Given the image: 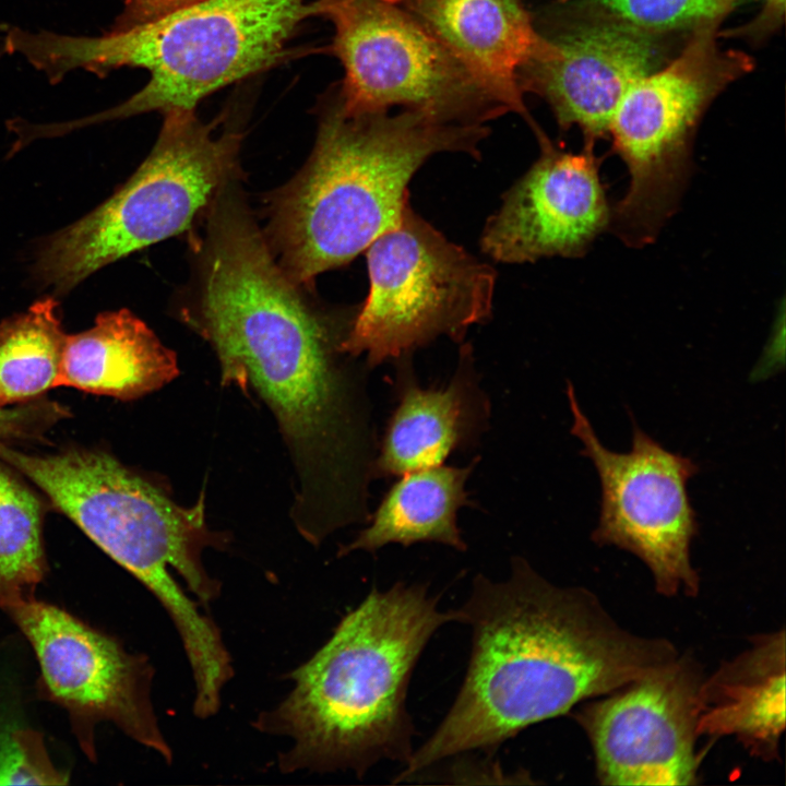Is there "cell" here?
Segmentation results:
<instances>
[{"label":"cell","instance_id":"obj_10","mask_svg":"<svg viewBox=\"0 0 786 786\" xmlns=\"http://www.w3.org/2000/svg\"><path fill=\"white\" fill-rule=\"evenodd\" d=\"M334 27L343 103L393 107L445 122L484 124L509 109L416 17L391 0H313Z\"/></svg>","mask_w":786,"mask_h":786},{"label":"cell","instance_id":"obj_15","mask_svg":"<svg viewBox=\"0 0 786 786\" xmlns=\"http://www.w3.org/2000/svg\"><path fill=\"white\" fill-rule=\"evenodd\" d=\"M540 155L504 194L480 238L483 251L503 263L580 258L609 229L611 206L599 176L595 143L579 153L536 134Z\"/></svg>","mask_w":786,"mask_h":786},{"label":"cell","instance_id":"obj_4","mask_svg":"<svg viewBox=\"0 0 786 786\" xmlns=\"http://www.w3.org/2000/svg\"><path fill=\"white\" fill-rule=\"evenodd\" d=\"M488 131L410 109H353L334 90L310 158L269 207L266 241L277 263L295 284H307L350 262L400 224L407 186L429 157L479 155Z\"/></svg>","mask_w":786,"mask_h":786},{"label":"cell","instance_id":"obj_8","mask_svg":"<svg viewBox=\"0 0 786 786\" xmlns=\"http://www.w3.org/2000/svg\"><path fill=\"white\" fill-rule=\"evenodd\" d=\"M719 26L693 28L666 63L630 87L612 115L608 135L629 186L611 206L609 229L629 247L653 243L678 210L703 116L754 67L748 53L718 44Z\"/></svg>","mask_w":786,"mask_h":786},{"label":"cell","instance_id":"obj_18","mask_svg":"<svg viewBox=\"0 0 786 786\" xmlns=\"http://www.w3.org/2000/svg\"><path fill=\"white\" fill-rule=\"evenodd\" d=\"M785 729V631L751 640L699 690L698 734L734 736L754 757L777 758Z\"/></svg>","mask_w":786,"mask_h":786},{"label":"cell","instance_id":"obj_9","mask_svg":"<svg viewBox=\"0 0 786 786\" xmlns=\"http://www.w3.org/2000/svg\"><path fill=\"white\" fill-rule=\"evenodd\" d=\"M369 294L340 344L368 367L407 358L440 336L461 342L491 313L495 270L406 204L400 224L367 248Z\"/></svg>","mask_w":786,"mask_h":786},{"label":"cell","instance_id":"obj_13","mask_svg":"<svg viewBox=\"0 0 786 786\" xmlns=\"http://www.w3.org/2000/svg\"><path fill=\"white\" fill-rule=\"evenodd\" d=\"M565 8L547 26L536 24L548 45L522 69L519 85L523 94L534 93L549 105L561 131L577 127L584 141L595 143L608 135L630 87L677 50H671L669 35Z\"/></svg>","mask_w":786,"mask_h":786},{"label":"cell","instance_id":"obj_21","mask_svg":"<svg viewBox=\"0 0 786 786\" xmlns=\"http://www.w3.org/2000/svg\"><path fill=\"white\" fill-rule=\"evenodd\" d=\"M66 340L53 297L0 323V407L36 400L58 386Z\"/></svg>","mask_w":786,"mask_h":786},{"label":"cell","instance_id":"obj_25","mask_svg":"<svg viewBox=\"0 0 786 786\" xmlns=\"http://www.w3.org/2000/svg\"><path fill=\"white\" fill-rule=\"evenodd\" d=\"M68 415L60 404L39 398L0 407V441L40 436Z\"/></svg>","mask_w":786,"mask_h":786},{"label":"cell","instance_id":"obj_14","mask_svg":"<svg viewBox=\"0 0 786 786\" xmlns=\"http://www.w3.org/2000/svg\"><path fill=\"white\" fill-rule=\"evenodd\" d=\"M32 643L51 696L78 720H111L167 763L172 752L151 701L147 657L127 653L64 610L20 598L4 608Z\"/></svg>","mask_w":786,"mask_h":786},{"label":"cell","instance_id":"obj_27","mask_svg":"<svg viewBox=\"0 0 786 786\" xmlns=\"http://www.w3.org/2000/svg\"><path fill=\"white\" fill-rule=\"evenodd\" d=\"M203 0H126L114 29H122L163 16Z\"/></svg>","mask_w":786,"mask_h":786},{"label":"cell","instance_id":"obj_17","mask_svg":"<svg viewBox=\"0 0 786 786\" xmlns=\"http://www.w3.org/2000/svg\"><path fill=\"white\" fill-rule=\"evenodd\" d=\"M416 17L508 109L536 126L519 85L546 46L523 0H391Z\"/></svg>","mask_w":786,"mask_h":786},{"label":"cell","instance_id":"obj_26","mask_svg":"<svg viewBox=\"0 0 786 786\" xmlns=\"http://www.w3.org/2000/svg\"><path fill=\"white\" fill-rule=\"evenodd\" d=\"M785 0H763L760 12L743 26L728 32L729 36L741 37L753 43L766 40L784 23Z\"/></svg>","mask_w":786,"mask_h":786},{"label":"cell","instance_id":"obj_20","mask_svg":"<svg viewBox=\"0 0 786 786\" xmlns=\"http://www.w3.org/2000/svg\"><path fill=\"white\" fill-rule=\"evenodd\" d=\"M476 462L464 467L441 464L401 475L369 516V525L338 549V557L357 550L374 552L389 544L407 547L438 543L465 551L457 512L474 504L466 483Z\"/></svg>","mask_w":786,"mask_h":786},{"label":"cell","instance_id":"obj_16","mask_svg":"<svg viewBox=\"0 0 786 786\" xmlns=\"http://www.w3.org/2000/svg\"><path fill=\"white\" fill-rule=\"evenodd\" d=\"M395 393L397 404L377 448L373 478L441 465L455 451L474 445L488 427L489 401L468 346L462 347L455 373L441 388H422L409 361L401 360Z\"/></svg>","mask_w":786,"mask_h":786},{"label":"cell","instance_id":"obj_2","mask_svg":"<svg viewBox=\"0 0 786 786\" xmlns=\"http://www.w3.org/2000/svg\"><path fill=\"white\" fill-rule=\"evenodd\" d=\"M460 622L472 630L462 687L431 736L394 783L445 758L492 755L507 740L579 703L662 667L679 653L665 638L621 627L582 586H559L523 558L510 576L476 575Z\"/></svg>","mask_w":786,"mask_h":786},{"label":"cell","instance_id":"obj_11","mask_svg":"<svg viewBox=\"0 0 786 786\" xmlns=\"http://www.w3.org/2000/svg\"><path fill=\"white\" fill-rule=\"evenodd\" d=\"M567 395L571 433L582 442L581 454L593 462L602 486L599 521L592 539L642 560L659 594L695 596L700 576L690 550L699 523L687 485L700 467L692 458L666 450L634 420L631 450H608L582 412L571 382Z\"/></svg>","mask_w":786,"mask_h":786},{"label":"cell","instance_id":"obj_24","mask_svg":"<svg viewBox=\"0 0 786 786\" xmlns=\"http://www.w3.org/2000/svg\"><path fill=\"white\" fill-rule=\"evenodd\" d=\"M46 752L41 736L14 729L0 734V785H66Z\"/></svg>","mask_w":786,"mask_h":786},{"label":"cell","instance_id":"obj_23","mask_svg":"<svg viewBox=\"0 0 786 786\" xmlns=\"http://www.w3.org/2000/svg\"><path fill=\"white\" fill-rule=\"evenodd\" d=\"M748 0H558L658 35H687L706 22L723 23Z\"/></svg>","mask_w":786,"mask_h":786},{"label":"cell","instance_id":"obj_7","mask_svg":"<svg viewBox=\"0 0 786 786\" xmlns=\"http://www.w3.org/2000/svg\"><path fill=\"white\" fill-rule=\"evenodd\" d=\"M194 111L164 114L157 141L130 179L97 209L45 239L35 273L64 294L100 267L184 231L227 186L240 133Z\"/></svg>","mask_w":786,"mask_h":786},{"label":"cell","instance_id":"obj_6","mask_svg":"<svg viewBox=\"0 0 786 786\" xmlns=\"http://www.w3.org/2000/svg\"><path fill=\"white\" fill-rule=\"evenodd\" d=\"M315 16L313 0H203L99 37L15 28L11 53L51 82L84 69L103 73L141 68L148 82L122 104L76 121L47 124L49 136L151 111H194L206 96L266 70L288 53L300 24Z\"/></svg>","mask_w":786,"mask_h":786},{"label":"cell","instance_id":"obj_3","mask_svg":"<svg viewBox=\"0 0 786 786\" xmlns=\"http://www.w3.org/2000/svg\"><path fill=\"white\" fill-rule=\"evenodd\" d=\"M460 620L457 609L439 608L426 584L373 587L287 675L294 682L287 696L253 722L263 734L290 739L278 755L279 771L362 777L381 761L404 765L415 749L406 707L413 670L431 636Z\"/></svg>","mask_w":786,"mask_h":786},{"label":"cell","instance_id":"obj_22","mask_svg":"<svg viewBox=\"0 0 786 786\" xmlns=\"http://www.w3.org/2000/svg\"><path fill=\"white\" fill-rule=\"evenodd\" d=\"M43 503L0 460V607L32 596L44 577Z\"/></svg>","mask_w":786,"mask_h":786},{"label":"cell","instance_id":"obj_1","mask_svg":"<svg viewBox=\"0 0 786 786\" xmlns=\"http://www.w3.org/2000/svg\"><path fill=\"white\" fill-rule=\"evenodd\" d=\"M203 243L194 325L221 365L222 383L267 404L293 453L296 507L348 505L368 489L374 436L365 401L337 365L335 342L298 294L245 204L223 191Z\"/></svg>","mask_w":786,"mask_h":786},{"label":"cell","instance_id":"obj_19","mask_svg":"<svg viewBox=\"0 0 786 786\" xmlns=\"http://www.w3.org/2000/svg\"><path fill=\"white\" fill-rule=\"evenodd\" d=\"M178 374L177 358L127 309L99 313L95 324L67 335L58 385L130 401Z\"/></svg>","mask_w":786,"mask_h":786},{"label":"cell","instance_id":"obj_5","mask_svg":"<svg viewBox=\"0 0 786 786\" xmlns=\"http://www.w3.org/2000/svg\"><path fill=\"white\" fill-rule=\"evenodd\" d=\"M0 460L32 480L60 512L158 599L177 629L200 699L217 698L234 670L217 626L183 592L169 569L207 607L221 592L202 552L222 540L205 524L203 495L183 508L99 450L28 454L0 442Z\"/></svg>","mask_w":786,"mask_h":786},{"label":"cell","instance_id":"obj_12","mask_svg":"<svg viewBox=\"0 0 786 786\" xmlns=\"http://www.w3.org/2000/svg\"><path fill=\"white\" fill-rule=\"evenodd\" d=\"M703 678L699 664L679 654L579 711L576 719L591 741L600 784H696Z\"/></svg>","mask_w":786,"mask_h":786}]
</instances>
